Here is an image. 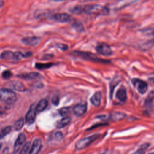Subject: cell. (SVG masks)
I'll return each instance as SVG.
<instances>
[{
  "label": "cell",
  "mask_w": 154,
  "mask_h": 154,
  "mask_svg": "<svg viewBox=\"0 0 154 154\" xmlns=\"http://www.w3.org/2000/svg\"><path fill=\"white\" fill-rule=\"evenodd\" d=\"M70 11L75 15H108L109 9L99 4H87L77 6L72 8Z\"/></svg>",
  "instance_id": "cell-1"
},
{
  "label": "cell",
  "mask_w": 154,
  "mask_h": 154,
  "mask_svg": "<svg viewBox=\"0 0 154 154\" xmlns=\"http://www.w3.org/2000/svg\"><path fill=\"white\" fill-rule=\"evenodd\" d=\"M33 55V53L31 52H23V51H4L0 54V58L4 60L9 61H19L23 58H27Z\"/></svg>",
  "instance_id": "cell-2"
},
{
  "label": "cell",
  "mask_w": 154,
  "mask_h": 154,
  "mask_svg": "<svg viewBox=\"0 0 154 154\" xmlns=\"http://www.w3.org/2000/svg\"><path fill=\"white\" fill-rule=\"evenodd\" d=\"M17 95L12 90L6 88L0 89V100L7 104H13L17 100Z\"/></svg>",
  "instance_id": "cell-3"
},
{
  "label": "cell",
  "mask_w": 154,
  "mask_h": 154,
  "mask_svg": "<svg viewBox=\"0 0 154 154\" xmlns=\"http://www.w3.org/2000/svg\"><path fill=\"white\" fill-rule=\"evenodd\" d=\"M72 53L74 55H75V56L80 57L82 59L91 61H93V62L99 63H109V61H108L107 60L102 59L101 58H99L96 55H95L94 54H93L92 53H90V52L81 51H74Z\"/></svg>",
  "instance_id": "cell-4"
},
{
  "label": "cell",
  "mask_w": 154,
  "mask_h": 154,
  "mask_svg": "<svg viewBox=\"0 0 154 154\" xmlns=\"http://www.w3.org/2000/svg\"><path fill=\"white\" fill-rule=\"evenodd\" d=\"M100 134H94L93 136L87 137L78 140L75 144V148L77 150H82L89 146L92 143L98 139Z\"/></svg>",
  "instance_id": "cell-5"
},
{
  "label": "cell",
  "mask_w": 154,
  "mask_h": 154,
  "mask_svg": "<svg viewBox=\"0 0 154 154\" xmlns=\"http://www.w3.org/2000/svg\"><path fill=\"white\" fill-rule=\"evenodd\" d=\"M131 82L140 94L143 95L146 93L148 85L145 81L139 78H133L131 80Z\"/></svg>",
  "instance_id": "cell-6"
},
{
  "label": "cell",
  "mask_w": 154,
  "mask_h": 154,
  "mask_svg": "<svg viewBox=\"0 0 154 154\" xmlns=\"http://www.w3.org/2000/svg\"><path fill=\"white\" fill-rule=\"evenodd\" d=\"M51 18L53 20L60 23H68L72 21V18L71 15L66 13H58L54 14Z\"/></svg>",
  "instance_id": "cell-7"
},
{
  "label": "cell",
  "mask_w": 154,
  "mask_h": 154,
  "mask_svg": "<svg viewBox=\"0 0 154 154\" xmlns=\"http://www.w3.org/2000/svg\"><path fill=\"white\" fill-rule=\"evenodd\" d=\"M96 50L98 53L104 56H110L113 54L112 48L105 43H98L96 47Z\"/></svg>",
  "instance_id": "cell-8"
},
{
  "label": "cell",
  "mask_w": 154,
  "mask_h": 154,
  "mask_svg": "<svg viewBox=\"0 0 154 154\" xmlns=\"http://www.w3.org/2000/svg\"><path fill=\"white\" fill-rule=\"evenodd\" d=\"M87 104L85 102L79 103L75 105L72 108L74 114L77 117H80L83 116L87 112Z\"/></svg>",
  "instance_id": "cell-9"
},
{
  "label": "cell",
  "mask_w": 154,
  "mask_h": 154,
  "mask_svg": "<svg viewBox=\"0 0 154 154\" xmlns=\"http://www.w3.org/2000/svg\"><path fill=\"white\" fill-rule=\"evenodd\" d=\"M36 113L37 112L36 111V107H34V104L32 105L26 116L25 120L27 124L31 125L34 122L36 118Z\"/></svg>",
  "instance_id": "cell-10"
},
{
  "label": "cell",
  "mask_w": 154,
  "mask_h": 154,
  "mask_svg": "<svg viewBox=\"0 0 154 154\" xmlns=\"http://www.w3.org/2000/svg\"><path fill=\"white\" fill-rule=\"evenodd\" d=\"M40 40V38L37 36L26 37L21 39V42L24 45L30 47H34L37 45Z\"/></svg>",
  "instance_id": "cell-11"
},
{
  "label": "cell",
  "mask_w": 154,
  "mask_h": 154,
  "mask_svg": "<svg viewBox=\"0 0 154 154\" xmlns=\"http://www.w3.org/2000/svg\"><path fill=\"white\" fill-rule=\"evenodd\" d=\"M26 140V136L25 135V134L20 133L18 136L17 139L15 142L14 147H13V153L15 154L16 153L20 150L21 146L24 145Z\"/></svg>",
  "instance_id": "cell-12"
},
{
  "label": "cell",
  "mask_w": 154,
  "mask_h": 154,
  "mask_svg": "<svg viewBox=\"0 0 154 154\" xmlns=\"http://www.w3.org/2000/svg\"><path fill=\"white\" fill-rule=\"evenodd\" d=\"M42 146V141L40 139H36L31 147L30 148V151L28 154H39Z\"/></svg>",
  "instance_id": "cell-13"
},
{
  "label": "cell",
  "mask_w": 154,
  "mask_h": 154,
  "mask_svg": "<svg viewBox=\"0 0 154 154\" xmlns=\"http://www.w3.org/2000/svg\"><path fill=\"white\" fill-rule=\"evenodd\" d=\"M17 77L21 78V79H24V80H35V79L40 78L42 77L41 75L39 73L36 72L20 74V75H18Z\"/></svg>",
  "instance_id": "cell-14"
},
{
  "label": "cell",
  "mask_w": 154,
  "mask_h": 154,
  "mask_svg": "<svg viewBox=\"0 0 154 154\" xmlns=\"http://www.w3.org/2000/svg\"><path fill=\"white\" fill-rule=\"evenodd\" d=\"M102 99V93L101 92H96L91 98V102L92 104L96 107L101 105Z\"/></svg>",
  "instance_id": "cell-15"
},
{
  "label": "cell",
  "mask_w": 154,
  "mask_h": 154,
  "mask_svg": "<svg viewBox=\"0 0 154 154\" xmlns=\"http://www.w3.org/2000/svg\"><path fill=\"white\" fill-rule=\"evenodd\" d=\"M48 105V101L46 99H42L36 107V111L37 113H41L47 108Z\"/></svg>",
  "instance_id": "cell-16"
},
{
  "label": "cell",
  "mask_w": 154,
  "mask_h": 154,
  "mask_svg": "<svg viewBox=\"0 0 154 154\" xmlns=\"http://www.w3.org/2000/svg\"><path fill=\"white\" fill-rule=\"evenodd\" d=\"M116 98L121 102H125L127 99L126 91L125 88L121 87L117 91L116 94Z\"/></svg>",
  "instance_id": "cell-17"
},
{
  "label": "cell",
  "mask_w": 154,
  "mask_h": 154,
  "mask_svg": "<svg viewBox=\"0 0 154 154\" xmlns=\"http://www.w3.org/2000/svg\"><path fill=\"white\" fill-rule=\"evenodd\" d=\"M11 86L13 89L15 91H19V92H24L26 91V86L23 84V83H22L20 81H14L11 82Z\"/></svg>",
  "instance_id": "cell-18"
},
{
  "label": "cell",
  "mask_w": 154,
  "mask_h": 154,
  "mask_svg": "<svg viewBox=\"0 0 154 154\" xmlns=\"http://www.w3.org/2000/svg\"><path fill=\"white\" fill-rule=\"evenodd\" d=\"M126 115L122 112H113L108 116L109 119L114 121H119L123 119L126 117Z\"/></svg>",
  "instance_id": "cell-19"
},
{
  "label": "cell",
  "mask_w": 154,
  "mask_h": 154,
  "mask_svg": "<svg viewBox=\"0 0 154 154\" xmlns=\"http://www.w3.org/2000/svg\"><path fill=\"white\" fill-rule=\"evenodd\" d=\"M154 101V91H151L146 97L145 101V106L147 108H151Z\"/></svg>",
  "instance_id": "cell-20"
},
{
  "label": "cell",
  "mask_w": 154,
  "mask_h": 154,
  "mask_svg": "<svg viewBox=\"0 0 154 154\" xmlns=\"http://www.w3.org/2000/svg\"><path fill=\"white\" fill-rule=\"evenodd\" d=\"M71 119L69 117H64L57 122L56 127L58 129L63 128L66 126H67L71 122Z\"/></svg>",
  "instance_id": "cell-21"
},
{
  "label": "cell",
  "mask_w": 154,
  "mask_h": 154,
  "mask_svg": "<svg viewBox=\"0 0 154 154\" xmlns=\"http://www.w3.org/2000/svg\"><path fill=\"white\" fill-rule=\"evenodd\" d=\"M72 111V108L69 107H65L60 108L58 110V113L60 116L63 117H68L69 114Z\"/></svg>",
  "instance_id": "cell-22"
},
{
  "label": "cell",
  "mask_w": 154,
  "mask_h": 154,
  "mask_svg": "<svg viewBox=\"0 0 154 154\" xmlns=\"http://www.w3.org/2000/svg\"><path fill=\"white\" fill-rule=\"evenodd\" d=\"M54 65V63H37L35 64V67L36 69L39 70H44L47 69L48 68H50Z\"/></svg>",
  "instance_id": "cell-23"
},
{
  "label": "cell",
  "mask_w": 154,
  "mask_h": 154,
  "mask_svg": "<svg viewBox=\"0 0 154 154\" xmlns=\"http://www.w3.org/2000/svg\"><path fill=\"white\" fill-rule=\"evenodd\" d=\"M12 127L11 126H7L0 130V140L3 139L6 136H7L12 131Z\"/></svg>",
  "instance_id": "cell-24"
},
{
  "label": "cell",
  "mask_w": 154,
  "mask_h": 154,
  "mask_svg": "<svg viewBox=\"0 0 154 154\" xmlns=\"http://www.w3.org/2000/svg\"><path fill=\"white\" fill-rule=\"evenodd\" d=\"M73 28L78 32H83L84 31V28L81 23L79 21H74L72 23Z\"/></svg>",
  "instance_id": "cell-25"
},
{
  "label": "cell",
  "mask_w": 154,
  "mask_h": 154,
  "mask_svg": "<svg viewBox=\"0 0 154 154\" xmlns=\"http://www.w3.org/2000/svg\"><path fill=\"white\" fill-rule=\"evenodd\" d=\"M24 125V119L23 118H20L14 124L15 130L18 131L23 128Z\"/></svg>",
  "instance_id": "cell-26"
},
{
  "label": "cell",
  "mask_w": 154,
  "mask_h": 154,
  "mask_svg": "<svg viewBox=\"0 0 154 154\" xmlns=\"http://www.w3.org/2000/svg\"><path fill=\"white\" fill-rule=\"evenodd\" d=\"M149 146L150 145L149 143L143 144L140 146V147L137 151H136L133 154H144L145 150L147 149L149 147Z\"/></svg>",
  "instance_id": "cell-27"
},
{
  "label": "cell",
  "mask_w": 154,
  "mask_h": 154,
  "mask_svg": "<svg viewBox=\"0 0 154 154\" xmlns=\"http://www.w3.org/2000/svg\"><path fill=\"white\" fill-rule=\"evenodd\" d=\"M30 148V142L26 143L20 150L19 154H28Z\"/></svg>",
  "instance_id": "cell-28"
},
{
  "label": "cell",
  "mask_w": 154,
  "mask_h": 154,
  "mask_svg": "<svg viewBox=\"0 0 154 154\" xmlns=\"http://www.w3.org/2000/svg\"><path fill=\"white\" fill-rule=\"evenodd\" d=\"M13 75L12 72L9 70H6L2 73V77L5 80L10 79Z\"/></svg>",
  "instance_id": "cell-29"
},
{
  "label": "cell",
  "mask_w": 154,
  "mask_h": 154,
  "mask_svg": "<svg viewBox=\"0 0 154 154\" xmlns=\"http://www.w3.org/2000/svg\"><path fill=\"white\" fill-rule=\"evenodd\" d=\"M52 103L55 106L58 105L59 104V98L58 96L54 97L52 99Z\"/></svg>",
  "instance_id": "cell-30"
},
{
  "label": "cell",
  "mask_w": 154,
  "mask_h": 154,
  "mask_svg": "<svg viewBox=\"0 0 154 154\" xmlns=\"http://www.w3.org/2000/svg\"><path fill=\"white\" fill-rule=\"evenodd\" d=\"M55 138L57 140H61L63 138V134L60 132H58L55 134Z\"/></svg>",
  "instance_id": "cell-31"
},
{
  "label": "cell",
  "mask_w": 154,
  "mask_h": 154,
  "mask_svg": "<svg viewBox=\"0 0 154 154\" xmlns=\"http://www.w3.org/2000/svg\"><path fill=\"white\" fill-rule=\"evenodd\" d=\"M57 47H58L59 48H60L61 50H63V51L66 50L68 48V46H67L66 45H64V44H58Z\"/></svg>",
  "instance_id": "cell-32"
},
{
  "label": "cell",
  "mask_w": 154,
  "mask_h": 154,
  "mask_svg": "<svg viewBox=\"0 0 154 154\" xmlns=\"http://www.w3.org/2000/svg\"><path fill=\"white\" fill-rule=\"evenodd\" d=\"M107 125V123H100V124H99V125H96L97 126H92L91 128H89V129L91 130V129H93V128H95L97 127V126H103V125Z\"/></svg>",
  "instance_id": "cell-33"
},
{
  "label": "cell",
  "mask_w": 154,
  "mask_h": 154,
  "mask_svg": "<svg viewBox=\"0 0 154 154\" xmlns=\"http://www.w3.org/2000/svg\"><path fill=\"white\" fill-rule=\"evenodd\" d=\"M4 5V2L3 0H0V9H1Z\"/></svg>",
  "instance_id": "cell-34"
},
{
  "label": "cell",
  "mask_w": 154,
  "mask_h": 154,
  "mask_svg": "<svg viewBox=\"0 0 154 154\" xmlns=\"http://www.w3.org/2000/svg\"><path fill=\"white\" fill-rule=\"evenodd\" d=\"M53 1H54V2H57V3H58V2H63V1H67V0H53Z\"/></svg>",
  "instance_id": "cell-35"
},
{
  "label": "cell",
  "mask_w": 154,
  "mask_h": 154,
  "mask_svg": "<svg viewBox=\"0 0 154 154\" xmlns=\"http://www.w3.org/2000/svg\"><path fill=\"white\" fill-rule=\"evenodd\" d=\"M149 81H150L151 83H152V84L154 85V77H152V78H149Z\"/></svg>",
  "instance_id": "cell-36"
},
{
  "label": "cell",
  "mask_w": 154,
  "mask_h": 154,
  "mask_svg": "<svg viewBox=\"0 0 154 154\" xmlns=\"http://www.w3.org/2000/svg\"><path fill=\"white\" fill-rule=\"evenodd\" d=\"M96 1V0H84L85 2H90V1Z\"/></svg>",
  "instance_id": "cell-37"
},
{
  "label": "cell",
  "mask_w": 154,
  "mask_h": 154,
  "mask_svg": "<svg viewBox=\"0 0 154 154\" xmlns=\"http://www.w3.org/2000/svg\"><path fill=\"white\" fill-rule=\"evenodd\" d=\"M102 154H108V152H105L104 153H102Z\"/></svg>",
  "instance_id": "cell-38"
},
{
  "label": "cell",
  "mask_w": 154,
  "mask_h": 154,
  "mask_svg": "<svg viewBox=\"0 0 154 154\" xmlns=\"http://www.w3.org/2000/svg\"><path fill=\"white\" fill-rule=\"evenodd\" d=\"M149 154H154V152H152V153H149Z\"/></svg>",
  "instance_id": "cell-39"
},
{
  "label": "cell",
  "mask_w": 154,
  "mask_h": 154,
  "mask_svg": "<svg viewBox=\"0 0 154 154\" xmlns=\"http://www.w3.org/2000/svg\"><path fill=\"white\" fill-rule=\"evenodd\" d=\"M0 113H1V108H0Z\"/></svg>",
  "instance_id": "cell-40"
}]
</instances>
